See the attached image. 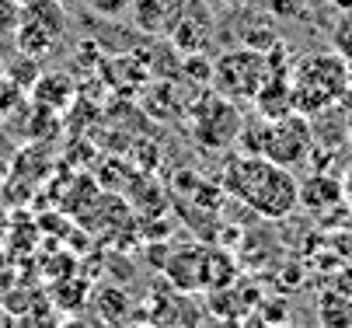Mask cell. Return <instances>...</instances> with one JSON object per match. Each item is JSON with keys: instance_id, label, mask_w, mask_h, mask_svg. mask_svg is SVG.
Returning <instances> with one entry per match:
<instances>
[{"instance_id": "cell-1", "label": "cell", "mask_w": 352, "mask_h": 328, "mask_svg": "<svg viewBox=\"0 0 352 328\" xmlns=\"http://www.w3.org/2000/svg\"><path fill=\"white\" fill-rule=\"evenodd\" d=\"M223 189L265 220H286L300 206V182L262 154H237L223 168Z\"/></svg>"}, {"instance_id": "cell-11", "label": "cell", "mask_w": 352, "mask_h": 328, "mask_svg": "<svg viewBox=\"0 0 352 328\" xmlns=\"http://www.w3.org/2000/svg\"><path fill=\"white\" fill-rule=\"evenodd\" d=\"M21 328H60L56 325V314H53V307H35L32 314H21Z\"/></svg>"}, {"instance_id": "cell-7", "label": "cell", "mask_w": 352, "mask_h": 328, "mask_svg": "<svg viewBox=\"0 0 352 328\" xmlns=\"http://www.w3.org/2000/svg\"><path fill=\"white\" fill-rule=\"evenodd\" d=\"M168 279L182 290V294H195V290H210V248H178L168 265H164Z\"/></svg>"}, {"instance_id": "cell-10", "label": "cell", "mask_w": 352, "mask_h": 328, "mask_svg": "<svg viewBox=\"0 0 352 328\" xmlns=\"http://www.w3.org/2000/svg\"><path fill=\"white\" fill-rule=\"evenodd\" d=\"M331 50L352 67V11H342V18L331 28Z\"/></svg>"}, {"instance_id": "cell-5", "label": "cell", "mask_w": 352, "mask_h": 328, "mask_svg": "<svg viewBox=\"0 0 352 328\" xmlns=\"http://www.w3.org/2000/svg\"><path fill=\"white\" fill-rule=\"evenodd\" d=\"M67 32V14L56 0H28L18 11V50L25 56H45Z\"/></svg>"}, {"instance_id": "cell-2", "label": "cell", "mask_w": 352, "mask_h": 328, "mask_svg": "<svg viewBox=\"0 0 352 328\" xmlns=\"http://www.w3.org/2000/svg\"><path fill=\"white\" fill-rule=\"evenodd\" d=\"M293 109L304 116H321L352 95V67L335 53H307L289 67Z\"/></svg>"}, {"instance_id": "cell-9", "label": "cell", "mask_w": 352, "mask_h": 328, "mask_svg": "<svg viewBox=\"0 0 352 328\" xmlns=\"http://www.w3.org/2000/svg\"><path fill=\"white\" fill-rule=\"evenodd\" d=\"M318 321L321 328H352V297L342 290H324L318 297Z\"/></svg>"}, {"instance_id": "cell-8", "label": "cell", "mask_w": 352, "mask_h": 328, "mask_svg": "<svg viewBox=\"0 0 352 328\" xmlns=\"http://www.w3.org/2000/svg\"><path fill=\"white\" fill-rule=\"evenodd\" d=\"M342 199H345L342 182H335V178H328V175H314V178H307V182H300V206H307V210H314V213H324V210L338 206Z\"/></svg>"}, {"instance_id": "cell-15", "label": "cell", "mask_w": 352, "mask_h": 328, "mask_svg": "<svg viewBox=\"0 0 352 328\" xmlns=\"http://www.w3.org/2000/svg\"><path fill=\"white\" fill-rule=\"evenodd\" d=\"M342 193H345V199L352 203V168L345 171V178H342Z\"/></svg>"}, {"instance_id": "cell-19", "label": "cell", "mask_w": 352, "mask_h": 328, "mask_svg": "<svg viewBox=\"0 0 352 328\" xmlns=\"http://www.w3.org/2000/svg\"><path fill=\"white\" fill-rule=\"evenodd\" d=\"M0 74H4V60H0Z\"/></svg>"}, {"instance_id": "cell-6", "label": "cell", "mask_w": 352, "mask_h": 328, "mask_svg": "<svg viewBox=\"0 0 352 328\" xmlns=\"http://www.w3.org/2000/svg\"><path fill=\"white\" fill-rule=\"evenodd\" d=\"M241 129H244V119L237 112V102L217 95V91L210 98L199 102L195 112H192V136H195V144L206 147V151H227L241 136Z\"/></svg>"}, {"instance_id": "cell-18", "label": "cell", "mask_w": 352, "mask_h": 328, "mask_svg": "<svg viewBox=\"0 0 352 328\" xmlns=\"http://www.w3.org/2000/svg\"><path fill=\"white\" fill-rule=\"evenodd\" d=\"M14 4H18V8H21V4H28V0H14Z\"/></svg>"}, {"instance_id": "cell-4", "label": "cell", "mask_w": 352, "mask_h": 328, "mask_svg": "<svg viewBox=\"0 0 352 328\" xmlns=\"http://www.w3.org/2000/svg\"><path fill=\"white\" fill-rule=\"evenodd\" d=\"M272 60L265 56V50H255V45H248V50H230L223 56H217L213 63V74H210V84L217 95L230 98V102H255V95L262 91V84L269 80L272 74Z\"/></svg>"}, {"instance_id": "cell-17", "label": "cell", "mask_w": 352, "mask_h": 328, "mask_svg": "<svg viewBox=\"0 0 352 328\" xmlns=\"http://www.w3.org/2000/svg\"><path fill=\"white\" fill-rule=\"evenodd\" d=\"M331 4H335L338 11H352V0H331Z\"/></svg>"}, {"instance_id": "cell-13", "label": "cell", "mask_w": 352, "mask_h": 328, "mask_svg": "<svg viewBox=\"0 0 352 328\" xmlns=\"http://www.w3.org/2000/svg\"><path fill=\"white\" fill-rule=\"evenodd\" d=\"M335 290H342L345 297H352V265H345V269L335 276Z\"/></svg>"}, {"instance_id": "cell-12", "label": "cell", "mask_w": 352, "mask_h": 328, "mask_svg": "<svg viewBox=\"0 0 352 328\" xmlns=\"http://www.w3.org/2000/svg\"><path fill=\"white\" fill-rule=\"evenodd\" d=\"M18 4L14 0H0V35H14L18 28Z\"/></svg>"}, {"instance_id": "cell-16", "label": "cell", "mask_w": 352, "mask_h": 328, "mask_svg": "<svg viewBox=\"0 0 352 328\" xmlns=\"http://www.w3.org/2000/svg\"><path fill=\"white\" fill-rule=\"evenodd\" d=\"M345 136H349V144H352V102L345 105Z\"/></svg>"}, {"instance_id": "cell-3", "label": "cell", "mask_w": 352, "mask_h": 328, "mask_svg": "<svg viewBox=\"0 0 352 328\" xmlns=\"http://www.w3.org/2000/svg\"><path fill=\"white\" fill-rule=\"evenodd\" d=\"M255 133H241L244 140V154H262L283 168L304 164L314 151V126L311 116L304 112H286L279 119H262L258 126H251Z\"/></svg>"}, {"instance_id": "cell-14", "label": "cell", "mask_w": 352, "mask_h": 328, "mask_svg": "<svg viewBox=\"0 0 352 328\" xmlns=\"http://www.w3.org/2000/svg\"><path fill=\"white\" fill-rule=\"evenodd\" d=\"M14 95H18V91H14V84H11V80H8L4 74H0V112H4V109L11 105L8 98H14Z\"/></svg>"}]
</instances>
